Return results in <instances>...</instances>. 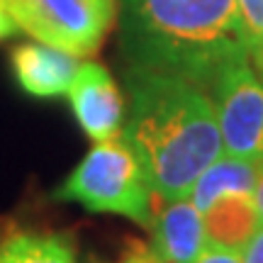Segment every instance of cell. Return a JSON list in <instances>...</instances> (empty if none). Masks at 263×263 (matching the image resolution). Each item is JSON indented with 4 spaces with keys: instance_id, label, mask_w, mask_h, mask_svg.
Instances as JSON below:
<instances>
[{
    "instance_id": "obj_1",
    "label": "cell",
    "mask_w": 263,
    "mask_h": 263,
    "mask_svg": "<svg viewBox=\"0 0 263 263\" xmlns=\"http://www.w3.org/2000/svg\"><path fill=\"white\" fill-rule=\"evenodd\" d=\"M122 139L137 154L154 197H190L195 180L222 151L215 100L185 76L132 66Z\"/></svg>"
},
{
    "instance_id": "obj_2",
    "label": "cell",
    "mask_w": 263,
    "mask_h": 263,
    "mask_svg": "<svg viewBox=\"0 0 263 263\" xmlns=\"http://www.w3.org/2000/svg\"><path fill=\"white\" fill-rule=\"evenodd\" d=\"M132 66L185 76L210 88L217 71L249 54L236 0H120Z\"/></svg>"
},
{
    "instance_id": "obj_3",
    "label": "cell",
    "mask_w": 263,
    "mask_h": 263,
    "mask_svg": "<svg viewBox=\"0 0 263 263\" xmlns=\"http://www.w3.org/2000/svg\"><path fill=\"white\" fill-rule=\"evenodd\" d=\"M57 197L78 202L88 212L127 217L141 227H151L156 212L146 173L122 137L95 141L85 159L61 183Z\"/></svg>"
},
{
    "instance_id": "obj_4",
    "label": "cell",
    "mask_w": 263,
    "mask_h": 263,
    "mask_svg": "<svg viewBox=\"0 0 263 263\" xmlns=\"http://www.w3.org/2000/svg\"><path fill=\"white\" fill-rule=\"evenodd\" d=\"M20 29L73 57L103 47L117 15L115 0H3Z\"/></svg>"
},
{
    "instance_id": "obj_5",
    "label": "cell",
    "mask_w": 263,
    "mask_h": 263,
    "mask_svg": "<svg viewBox=\"0 0 263 263\" xmlns=\"http://www.w3.org/2000/svg\"><path fill=\"white\" fill-rule=\"evenodd\" d=\"M229 156L263 166V73L249 54L227 61L210 83Z\"/></svg>"
},
{
    "instance_id": "obj_6",
    "label": "cell",
    "mask_w": 263,
    "mask_h": 263,
    "mask_svg": "<svg viewBox=\"0 0 263 263\" xmlns=\"http://www.w3.org/2000/svg\"><path fill=\"white\" fill-rule=\"evenodd\" d=\"M68 103L78 127L93 141L115 139L124 124V98L112 76L100 64H81L68 88Z\"/></svg>"
},
{
    "instance_id": "obj_7",
    "label": "cell",
    "mask_w": 263,
    "mask_h": 263,
    "mask_svg": "<svg viewBox=\"0 0 263 263\" xmlns=\"http://www.w3.org/2000/svg\"><path fill=\"white\" fill-rule=\"evenodd\" d=\"M10 68L20 90L37 100L68 95V88L81 71L78 57L49 44L27 42L10 51Z\"/></svg>"
},
{
    "instance_id": "obj_8",
    "label": "cell",
    "mask_w": 263,
    "mask_h": 263,
    "mask_svg": "<svg viewBox=\"0 0 263 263\" xmlns=\"http://www.w3.org/2000/svg\"><path fill=\"white\" fill-rule=\"evenodd\" d=\"M205 244V219L190 197L154 212L149 251L159 263H195Z\"/></svg>"
},
{
    "instance_id": "obj_9",
    "label": "cell",
    "mask_w": 263,
    "mask_h": 263,
    "mask_svg": "<svg viewBox=\"0 0 263 263\" xmlns=\"http://www.w3.org/2000/svg\"><path fill=\"white\" fill-rule=\"evenodd\" d=\"M207 241L244 251L258 229V210L251 193H227L202 212Z\"/></svg>"
},
{
    "instance_id": "obj_10",
    "label": "cell",
    "mask_w": 263,
    "mask_h": 263,
    "mask_svg": "<svg viewBox=\"0 0 263 263\" xmlns=\"http://www.w3.org/2000/svg\"><path fill=\"white\" fill-rule=\"evenodd\" d=\"M261 173L263 166L227 154L224 159H217L202 171V176L195 180V185L190 190V200L200 212H205L217 197L227 195V193H251L254 195Z\"/></svg>"
},
{
    "instance_id": "obj_11",
    "label": "cell",
    "mask_w": 263,
    "mask_h": 263,
    "mask_svg": "<svg viewBox=\"0 0 263 263\" xmlns=\"http://www.w3.org/2000/svg\"><path fill=\"white\" fill-rule=\"evenodd\" d=\"M0 263H76L66 236L12 232L0 241Z\"/></svg>"
},
{
    "instance_id": "obj_12",
    "label": "cell",
    "mask_w": 263,
    "mask_h": 263,
    "mask_svg": "<svg viewBox=\"0 0 263 263\" xmlns=\"http://www.w3.org/2000/svg\"><path fill=\"white\" fill-rule=\"evenodd\" d=\"M249 34V57H263V0H236Z\"/></svg>"
},
{
    "instance_id": "obj_13",
    "label": "cell",
    "mask_w": 263,
    "mask_h": 263,
    "mask_svg": "<svg viewBox=\"0 0 263 263\" xmlns=\"http://www.w3.org/2000/svg\"><path fill=\"white\" fill-rule=\"evenodd\" d=\"M195 263H244V251L227 249V246L207 241L205 249H202L200 256L195 258Z\"/></svg>"
},
{
    "instance_id": "obj_14",
    "label": "cell",
    "mask_w": 263,
    "mask_h": 263,
    "mask_svg": "<svg viewBox=\"0 0 263 263\" xmlns=\"http://www.w3.org/2000/svg\"><path fill=\"white\" fill-rule=\"evenodd\" d=\"M244 263H263V224L254 232L244 249Z\"/></svg>"
},
{
    "instance_id": "obj_15",
    "label": "cell",
    "mask_w": 263,
    "mask_h": 263,
    "mask_svg": "<svg viewBox=\"0 0 263 263\" xmlns=\"http://www.w3.org/2000/svg\"><path fill=\"white\" fill-rule=\"evenodd\" d=\"M117 263H159V261L154 258V254L149 251V246L134 241V244H132V249H129V254L124 256L122 261H117Z\"/></svg>"
},
{
    "instance_id": "obj_16",
    "label": "cell",
    "mask_w": 263,
    "mask_h": 263,
    "mask_svg": "<svg viewBox=\"0 0 263 263\" xmlns=\"http://www.w3.org/2000/svg\"><path fill=\"white\" fill-rule=\"evenodd\" d=\"M15 29H17V22L12 20V15L8 12V8H5V3L0 0V42L3 39H8L15 34Z\"/></svg>"
},
{
    "instance_id": "obj_17",
    "label": "cell",
    "mask_w": 263,
    "mask_h": 263,
    "mask_svg": "<svg viewBox=\"0 0 263 263\" xmlns=\"http://www.w3.org/2000/svg\"><path fill=\"white\" fill-rule=\"evenodd\" d=\"M254 202H256V210H258V222L263 224V173L258 178V185L254 190Z\"/></svg>"
},
{
    "instance_id": "obj_18",
    "label": "cell",
    "mask_w": 263,
    "mask_h": 263,
    "mask_svg": "<svg viewBox=\"0 0 263 263\" xmlns=\"http://www.w3.org/2000/svg\"><path fill=\"white\" fill-rule=\"evenodd\" d=\"M251 61H254V64H256V68H258V71H261V73H263V57H261V59H251Z\"/></svg>"
}]
</instances>
